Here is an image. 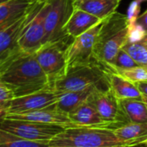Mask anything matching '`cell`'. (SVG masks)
I'll return each instance as SVG.
<instances>
[{"label":"cell","instance_id":"6da1fadb","mask_svg":"<svg viewBox=\"0 0 147 147\" xmlns=\"http://www.w3.org/2000/svg\"><path fill=\"white\" fill-rule=\"evenodd\" d=\"M0 81L13 92L15 98L53 88L34 54L19 55L0 75Z\"/></svg>","mask_w":147,"mask_h":147},{"label":"cell","instance_id":"7a4b0ae2","mask_svg":"<svg viewBox=\"0 0 147 147\" xmlns=\"http://www.w3.org/2000/svg\"><path fill=\"white\" fill-rule=\"evenodd\" d=\"M50 147H125L113 129L87 126L65 128L50 142Z\"/></svg>","mask_w":147,"mask_h":147},{"label":"cell","instance_id":"3957f363","mask_svg":"<svg viewBox=\"0 0 147 147\" xmlns=\"http://www.w3.org/2000/svg\"><path fill=\"white\" fill-rule=\"evenodd\" d=\"M109 70L96 61L90 64L78 65L66 69L65 74L56 80L53 88L57 93L73 92L98 86L109 81Z\"/></svg>","mask_w":147,"mask_h":147},{"label":"cell","instance_id":"277c9868","mask_svg":"<svg viewBox=\"0 0 147 147\" xmlns=\"http://www.w3.org/2000/svg\"><path fill=\"white\" fill-rule=\"evenodd\" d=\"M41 3H37L25 15L0 25V75L15 59L23 54L19 46V37L23 28Z\"/></svg>","mask_w":147,"mask_h":147},{"label":"cell","instance_id":"5b68a950","mask_svg":"<svg viewBox=\"0 0 147 147\" xmlns=\"http://www.w3.org/2000/svg\"><path fill=\"white\" fill-rule=\"evenodd\" d=\"M87 101L113 130L129 123L121 101L113 93L109 81L96 87Z\"/></svg>","mask_w":147,"mask_h":147},{"label":"cell","instance_id":"8992f818","mask_svg":"<svg viewBox=\"0 0 147 147\" xmlns=\"http://www.w3.org/2000/svg\"><path fill=\"white\" fill-rule=\"evenodd\" d=\"M69 38L44 43L35 53V58L48 77L53 87V82L65 74L66 64V49L71 42Z\"/></svg>","mask_w":147,"mask_h":147},{"label":"cell","instance_id":"52a82bcc","mask_svg":"<svg viewBox=\"0 0 147 147\" xmlns=\"http://www.w3.org/2000/svg\"><path fill=\"white\" fill-rule=\"evenodd\" d=\"M0 128L22 139L44 143H49L65 129V127L58 125L7 118L0 123Z\"/></svg>","mask_w":147,"mask_h":147},{"label":"cell","instance_id":"ba28073f","mask_svg":"<svg viewBox=\"0 0 147 147\" xmlns=\"http://www.w3.org/2000/svg\"><path fill=\"white\" fill-rule=\"evenodd\" d=\"M47 1L49 3V9L45 18L44 43L56 42L69 37L65 35L64 28L74 10V0Z\"/></svg>","mask_w":147,"mask_h":147},{"label":"cell","instance_id":"9c48e42d","mask_svg":"<svg viewBox=\"0 0 147 147\" xmlns=\"http://www.w3.org/2000/svg\"><path fill=\"white\" fill-rule=\"evenodd\" d=\"M48 9V1L42 3L23 28L19 37V46L23 54H34L43 45L45 18Z\"/></svg>","mask_w":147,"mask_h":147},{"label":"cell","instance_id":"30bf717a","mask_svg":"<svg viewBox=\"0 0 147 147\" xmlns=\"http://www.w3.org/2000/svg\"><path fill=\"white\" fill-rule=\"evenodd\" d=\"M103 20L84 34L72 39L66 49V69L78 65L90 64L95 61L92 57L93 49Z\"/></svg>","mask_w":147,"mask_h":147},{"label":"cell","instance_id":"8fae6325","mask_svg":"<svg viewBox=\"0 0 147 147\" xmlns=\"http://www.w3.org/2000/svg\"><path fill=\"white\" fill-rule=\"evenodd\" d=\"M59 93L53 88L43 89L27 95L16 97L7 104L8 114H17L43 109L54 105Z\"/></svg>","mask_w":147,"mask_h":147},{"label":"cell","instance_id":"7c38bea8","mask_svg":"<svg viewBox=\"0 0 147 147\" xmlns=\"http://www.w3.org/2000/svg\"><path fill=\"white\" fill-rule=\"evenodd\" d=\"M7 119L28 120V121H34V122L44 123V124H53V125L61 126L65 128L78 126L71 121L67 113L59 110L56 107L55 104L43 109L35 110L28 113L8 114Z\"/></svg>","mask_w":147,"mask_h":147},{"label":"cell","instance_id":"4fadbf2b","mask_svg":"<svg viewBox=\"0 0 147 147\" xmlns=\"http://www.w3.org/2000/svg\"><path fill=\"white\" fill-rule=\"evenodd\" d=\"M68 116L71 121L78 126L112 129L110 125L102 119L96 108L88 101L69 113Z\"/></svg>","mask_w":147,"mask_h":147},{"label":"cell","instance_id":"5bb4252c","mask_svg":"<svg viewBox=\"0 0 147 147\" xmlns=\"http://www.w3.org/2000/svg\"><path fill=\"white\" fill-rule=\"evenodd\" d=\"M102 19L94 15L74 9L64 28V31L66 36L75 38L94 27Z\"/></svg>","mask_w":147,"mask_h":147},{"label":"cell","instance_id":"9a60e30c","mask_svg":"<svg viewBox=\"0 0 147 147\" xmlns=\"http://www.w3.org/2000/svg\"><path fill=\"white\" fill-rule=\"evenodd\" d=\"M125 147H136L147 141V123H127L114 130Z\"/></svg>","mask_w":147,"mask_h":147},{"label":"cell","instance_id":"2e32d148","mask_svg":"<svg viewBox=\"0 0 147 147\" xmlns=\"http://www.w3.org/2000/svg\"><path fill=\"white\" fill-rule=\"evenodd\" d=\"M121 0H74V9L81 10L103 20L116 11Z\"/></svg>","mask_w":147,"mask_h":147},{"label":"cell","instance_id":"e0dca14e","mask_svg":"<svg viewBox=\"0 0 147 147\" xmlns=\"http://www.w3.org/2000/svg\"><path fill=\"white\" fill-rule=\"evenodd\" d=\"M37 3L34 0H8L0 3V25L25 15Z\"/></svg>","mask_w":147,"mask_h":147},{"label":"cell","instance_id":"ac0fdd59","mask_svg":"<svg viewBox=\"0 0 147 147\" xmlns=\"http://www.w3.org/2000/svg\"><path fill=\"white\" fill-rule=\"evenodd\" d=\"M107 82H104V83H107ZM101 85H98V86H101ZM96 87L97 86H91V87H89L85 89L79 90V91L59 93V98H58L57 102L55 103V106L59 110L68 114L69 113L73 111L75 108H77L78 106H80L82 103L86 101Z\"/></svg>","mask_w":147,"mask_h":147},{"label":"cell","instance_id":"d6986e66","mask_svg":"<svg viewBox=\"0 0 147 147\" xmlns=\"http://www.w3.org/2000/svg\"><path fill=\"white\" fill-rule=\"evenodd\" d=\"M109 77L110 88L119 100H142V94L134 82L114 72H109Z\"/></svg>","mask_w":147,"mask_h":147},{"label":"cell","instance_id":"ffe728a7","mask_svg":"<svg viewBox=\"0 0 147 147\" xmlns=\"http://www.w3.org/2000/svg\"><path fill=\"white\" fill-rule=\"evenodd\" d=\"M121 107L131 123H147V107L142 100H120Z\"/></svg>","mask_w":147,"mask_h":147},{"label":"cell","instance_id":"44dd1931","mask_svg":"<svg viewBox=\"0 0 147 147\" xmlns=\"http://www.w3.org/2000/svg\"><path fill=\"white\" fill-rule=\"evenodd\" d=\"M0 147H50L49 143L30 141L0 128Z\"/></svg>","mask_w":147,"mask_h":147},{"label":"cell","instance_id":"7402d4cb","mask_svg":"<svg viewBox=\"0 0 147 147\" xmlns=\"http://www.w3.org/2000/svg\"><path fill=\"white\" fill-rule=\"evenodd\" d=\"M138 63L139 66L147 69V49L141 41L127 42L122 48Z\"/></svg>","mask_w":147,"mask_h":147},{"label":"cell","instance_id":"603a6c76","mask_svg":"<svg viewBox=\"0 0 147 147\" xmlns=\"http://www.w3.org/2000/svg\"><path fill=\"white\" fill-rule=\"evenodd\" d=\"M114 73L123 76L134 83L147 81V69L141 66H137L131 68H116L114 70Z\"/></svg>","mask_w":147,"mask_h":147},{"label":"cell","instance_id":"cb8c5ba5","mask_svg":"<svg viewBox=\"0 0 147 147\" xmlns=\"http://www.w3.org/2000/svg\"><path fill=\"white\" fill-rule=\"evenodd\" d=\"M137 66H139L138 63L123 49H121L118 51V53L111 65V67L113 68V72L116 68H134Z\"/></svg>","mask_w":147,"mask_h":147},{"label":"cell","instance_id":"d4e9b609","mask_svg":"<svg viewBox=\"0 0 147 147\" xmlns=\"http://www.w3.org/2000/svg\"><path fill=\"white\" fill-rule=\"evenodd\" d=\"M146 35L145 30L136 23L133 24H129V35H128V42H139L141 41L144 36Z\"/></svg>","mask_w":147,"mask_h":147},{"label":"cell","instance_id":"484cf974","mask_svg":"<svg viewBox=\"0 0 147 147\" xmlns=\"http://www.w3.org/2000/svg\"><path fill=\"white\" fill-rule=\"evenodd\" d=\"M141 3H140L137 0L133 1L128 9H127V21L129 23V24H133L136 22V20L138 19V17L140 16V10H141Z\"/></svg>","mask_w":147,"mask_h":147},{"label":"cell","instance_id":"4316f807","mask_svg":"<svg viewBox=\"0 0 147 147\" xmlns=\"http://www.w3.org/2000/svg\"><path fill=\"white\" fill-rule=\"evenodd\" d=\"M14 98L15 95L13 92L0 81V103L8 104Z\"/></svg>","mask_w":147,"mask_h":147},{"label":"cell","instance_id":"83f0119b","mask_svg":"<svg viewBox=\"0 0 147 147\" xmlns=\"http://www.w3.org/2000/svg\"><path fill=\"white\" fill-rule=\"evenodd\" d=\"M139 24L147 34V10H146L142 15H140L135 22Z\"/></svg>","mask_w":147,"mask_h":147},{"label":"cell","instance_id":"f1b7e54d","mask_svg":"<svg viewBox=\"0 0 147 147\" xmlns=\"http://www.w3.org/2000/svg\"><path fill=\"white\" fill-rule=\"evenodd\" d=\"M138 90L140 92V94L144 96L147 97V81H138L134 83Z\"/></svg>","mask_w":147,"mask_h":147},{"label":"cell","instance_id":"f546056e","mask_svg":"<svg viewBox=\"0 0 147 147\" xmlns=\"http://www.w3.org/2000/svg\"><path fill=\"white\" fill-rule=\"evenodd\" d=\"M8 116V108L7 104L0 103V123L3 121Z\"/></svg>","mask_w":147,"mask_h":147},{"label":"cell","instance_id":"4dcf8cb0","mask_svg":"<svg viewBox=\"0 0 147 147\" xmlns=\"http://www.w3.org/2000/svg\"><path fill=\"white\" fill-rule=\"evenodd\" d=\"M141 42H142L144 43V45H145V46L146 47V49H147V34L146 35V36H144V38H143V39L141 40Z\"/></svg>","mask_w":147,"mask_h":147},{"label":"cell","instance_id":"1f68e13d","mask_svg":"<svg viewBox=\"0 0 147 147\" xmlns=\"http://www.w3.org/2000/svg\"><path fill=\"white\" fill-rule=\"evenodd\" d=\"M142 101H144V103L146 104V107H147V97L146 96H144V95H142Z\"/></svg>","mask_w":147,"mask_h":147},{"label":"cell","instance_id":"d6a6232c","mask_svg":"<svg viewBox=\"0 0 147 147\" xmlns=\"http://www.w3.org/2000/svg\"><path fill=\"white\" fill-rule=\"evenodd\" d=\"M136 147H147V141L144 142V143H142L141 145H140L139 146H136Z\"/></svg>","mask_w":147,"mask_h":147},{"label":"cell","instance_id":"836d02e7","mask_svg":"<svg viewBox=\"0 0 147 147\" xmlns=\"http://www.w3.org/2000/svg\"><path fill=\"white\" fill-rule=\"evenodd\" d=\"M35 3H43V2H47V0H34Z\"/></svg>","mask_w":147,"mask_h":147},{"label":"cell","instance_id":"e575fe53","mask_svg":"<svg viewBox=\"0 0 147 147\" xmlns=\"http://www.w3.org/2000/svg\"><path fill=\"white\" fill-rule=\"evenodd\" d=\"M6 1H8V0H0V3H2L3 2H6Z\"/></svg>","mask_w":147,"mask_h":147},{"label":"cell","instance_id":"d590c367","mask_svg":"<svg viewBox=\"0 0 147 147\" xmlns=\"http://www.w3.org/2000/svg\"><path fill=\"white\" fill-rule=\"evenodd\" d=\"M137 1H139L140 3H142V2H145V1H147V0H137Z\"/></svg>","mask_w":147,"mask_h":147}]
</instances>
